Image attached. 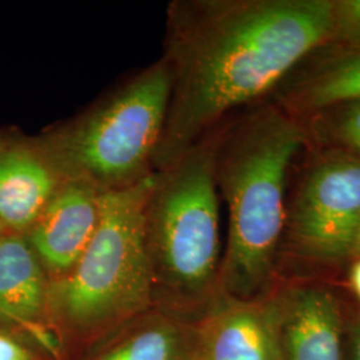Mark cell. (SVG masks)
Here are the masks:
<instances>
[{"label": "cell", "instance_id": "6da1fadb", "mask_svg": "<svg viewBox=\"0 0 360 360\" xmlns=\"http://www.w3.org/2000/svg\"><path fill=\"white\" fill-rule=\"evenodd\" d=\"M336 28L328 0H174L162 59L171 95L154 169L272 90Z\"/></svg>", "mask_w": 360, "mask_h": 360}, {"label": "cell", "instance_id": "7a4b0ae2", "mask_svg": "<svg viewBox=\"0 0 360 360\" xmlns=\"http://www.w3.org/2000/svg\"><path fill=\"white\" fill-rule=\"evenodd\" d=\"M302 132L266 108L219 129L215 179L229 210V239L219 271V295H266L285 223L287 171Z\"/></svg>", "mask_w": 360, "mask_h": 360}, {"label": "cell", "instance_id": "3957f363", "mask_svg": "<svg viewBox=\"0 0 360 360\" xmlns=\"http://www.w3.org/2000/svg\"><path fill=\"white\" fill-rule=\"evenodd\" d=\"M169 95L171 75L160 58L32 138L60 181L84 184L101 195L126 190L155 172Z\"/></svg>", "mask_w": 360, "mask_h": 360}, {"label": "cell", "instance_id": "277c9868", "mask_svg": "<svg viewBox=\"0 0 360 360\" xmlns=\"http://www.w3.org/2000/svg\"><path fill=\"white\" fill-rule=\"evenodd\" d=\"M219 129L153 175L143 227L155 303L199 304L219 295Z\"/></svg>", "mask_w": 360, "mask_h": 360}, {"label": "cell", "instance_id": "5b68a950", "mask_svg": "<svg viewBox=\"0 0 360 360\" xmlns=\"http://www.w3.org/2000/svg\"><path fill=\"white\" fill-rule=\"evenodd\" d=\"M153 175L101 196V219L90 243L71 270L50 281L47 316L67 331L90 334L154 306L143 227Z\"/></svg>", "mask_w": 360, "mask_h": 360}, {"label": "cell", "instance_id": "8992f818", "mask_svg": "<svg viewBox=\"0 0 360 360\" xmlns=\"http://www.w3.org/2000/svg\"><path fill=\"white\" fill-rule=\"evenodd\" d=\"M297 250L335 263L356 252L360 230V159L327 160L303 181L290 219Z\"/></svg>", "mask_w": 360, "mask_h": 360}, {"label": "cell", "instance_id": "52a82bcc", "mask_svg": "<svg viewBox=\"0 0 360 360\" xmlns=\"http://www.w3.org/2000/svg\"><path fill=\"white\" fill-rule=\"evenodd\" d=\"M195 336V360H284L275 297L218 295Z\"/></svg>", "mask_w": 360, "mask_h": 360}, {"label": "cell", "instance_id": "ba28073f", "mask_svg": "<svg viewBox=\"0 0 360 360\" xmlns=\"http://www.w3.org/2000/svg\"><path fill=\"white\" fill-rule=\"evenodd\" d=\"M101 193L62 181L25 233L50 281L65 275L90 243L101 219Z\"/></svg>", "mask_w": 360, "mask_h": 360}, {"label": "cell", "instance_id": "9c48e42d", "mask_svg": "<svg viewBox=\"0 0 360 360\" xmlns=\"http://www.w3.org/2000/svg\"><path fill=\"white\" fill-rule=\"evenodd\" d=\"M274 297L284 360H345L346 321L333 292L311 285Z\"/></svg>", "mask_w": 360, "mask_h": 360}, {"label": "cell", "instance_id": "30bf717a", "mask_svg": "<svg viewBox=\"0 0 360 360\" xmlns=\"http://www.w3.org/2000/svg\"><path fill=\"white\" fill-rule=\"evenodd\" d=\"M60 183L32 136L0 131V226L4 231L26 233Z\"/></svg>", "mask_w": 360, "mask_h": 360}, {"label": "cell", "instance_id": "8fae6325", "mask_svg": "<svg viewBox=\"0 0 360 360\" xmlns=\"http://www.w3.org/2000/svg\"><path fill=\"white\" fill-rule=\"evenodd\" d=\"M50 278L26 235H0V318L34 326L47 316Z\"/></svg>", "mask_w": 360, "mask_h": 360}, {"label": "cell", "instance_id": "7c38bea8", "mask_svg": "<svg viewBox=\"0 0 360 360\" xmlns=\"http://www.w3.org/2000/svg\"><path fill=\"white\" fill-rule=\"evenodd\" d=\"M292 103L321 110L360 101V44L326 56L299 79Z\"/></svg>", "mask_w": 360, "mask_h": 360}, {"label": "cell", "instance_id": "4fadbf2b", "mask_svg": "<svg viewBox=\"0 0 360 360\" xmlns=\"http://www.w3.org/2000/svg\"><path fill=\"white\" fill-rule=\"evenodd\" d=\"M195 331L159 318L142 324L96 360H195Z\"/></svg>", "mask_w": 360, "mask_h": 360}, {"label": "cell", "instance_id": "5bb4252c", "mask_svg": "<svg viewBox=\"0 0 360 360\" xmlns=\"http://www.w3.org/2000/svg\"><path fill=\"white\" fill-rule=\"evenodd\" d=\"M334 134L339 142L360 155V101L340 105L334 117Z\"/></svg>", "mask_w": 360, "mask_h": 360}, {"label": "cell", "instance_id": "9a60e30c", "mask_svg": "<svg viewBox=\"0 0 360 360\" xmlns=\"http://www.w3.org/2000/svg\"><path fill=\"white\" fill-rule=\"evenodd\" d=\"M360 38V0L336 3V32Z\"/></svg>", "mask_w": 360, "mask_h": 360}, {"label": "cell", "instance_id": "2e32d148", "mask_svg": "<svg viewBox=\"0 0 360 360\" xmlns=\"http://www.w3.org/2000/svg\"><path fill=\"white\" fill-rule=\"evenodd\" d=\"M0 360H32L30 351L7 335L0 334Z\"/></svg>", "mask_w": 360, "mask_h": 360}, {"label": "cell", "instance_id": "e0dca14e", "mask_svg": "<svg viewBox=\"0 0 360 360\" xmlns=\"http://www.w3.org/2000/svg\"><path fill=\"white\" fill-rule=\"evenodd\" d=\"M345 360H360V316L351 324L346 323V358Z\"/></svg>", "mask_w": 360, "mask_h": 360}, {"label": "cell", "instance_id": "ac0fdd59", "mask_svg": "<svg viewBox=\"0 0 360 360\" xmlns=\"http://www.w3.org/2000/svg\"><path fill=\"white\" fill-rule=\"evenodd\" d=\"M356 251H360V230L358 233V240H356Z\"/></svg>", "mask_w": 360, "mask_h": 360}, {"label": "cell", "instance_id": "d6986e66", "mask_svg": "<svg viewBox=\"0 0 360 360\" xmlns=\"http://www.w3.org/2000/svg\"><path fill=\"white\" fill-rule=\"evenodd\" d=\"M1 232H3V227L0 226V235H1Z\"/></svg>", "mask_w": 360, "mask_h": 360}]
</instances>
